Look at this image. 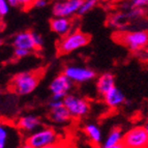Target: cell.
<instances>
[{
	"instance_id": "ba28073f",
	"label": "cell",
	"mask_w": 148,
	"mask_h": 148,
	"mask_svg": "<svg viewBox=\"0 0 148 148\" xmlns=\"http://www.w3.org/2000/svg\"><path fill=\"white\" fill-rule=\"evenodd\" d=\"M63 74L73 83H79V84L91 81L96 77V73L93 69L80 65H69L64 69Z\"/></svg>"
},
{
	"instance_id": "7a4b0ae2",
	"label": "cell",
	"mask_w": 148,
	"mask_h": 148,
	"mask_svg": "<svg viewBox=\"0 0 148 148\" xmlns=\"http://www.w3.org/2000/svg\"><path fill=\"white\" fill-rule=\"evenodd\" d=\"M90 42V36L87 33L80 30L71 31L69 34L62 36L58 42L57 49L61 55H67L75 52L77 50L84 48Z\"/></svg>"
},
{
	"instance_id": "ac0fdd59",
	"label": "cell",
	"mask_w": 148,
	"mask_h": 148,
	"mask_svg": "<svg viewBox=\"0 0 148 148\" xmlns=\"http://www.w3.org/2000/svg\"><path fill=\"white\" fill-rule=\"evenodd\" d=\"M99 3V0H82L81 6L79 8L78 15H86L89 12H91Z\"/></svg>"
},
{
	"instance_id": "d4e9b609",
	"label": "cell",
	"mask_w": 148,
	"mask_h": 148,
	"mask_svg": "<svg viewBox=\"0 0 148 148\" xmlns=\"http://www.w3.org/2000/svg\"><path fill=\"white\" fill-rule=\"evenodd\" d=\"M63 105V101L61 99H51V101H49V109H54V108H58V107L62 106Z\"/></svg>"
},
{
	"instance_id": "30bf717a",
	"label": "cell",
	"mask_w": 148,
	"mask_h": 148,
	"mask_svg": "<svg viewBox=\"0 0 148 148\" xmlns=\"http://www.w3.org/2000/svg\"><path fill=\"white\" fill-rule=\"evenodd\" d=\"M42 120L35 115H24L17 120V127L21 132L26 134H31L42 127Z\"/></svg>"
},
{
	"instance_id": "3957f363",
	"label": "cell",
	"mask_w": 148,
	"mask_h": 148,
	"mask_svg": "<svg viewBox=\"0 0 148 148\" xmlns=\"http://www.w3.org/2000/svg\"><path fill=\"white\" fill-rule=\"evenodd\" d=\"M118 42L133 52L140 51L148 45V32L145 30L118 32L116 36Z\"/></svg>"
},
{
	"instance_id": "4dcf8cb0",
	"label": "cell",
	"mask_w": 148,
	"mask_h": 148,
	"mask_svg": "<svg viewBox=\"0 0 148 148\" xmlns=\"http://www.w3.org/2000/svg\"><path fill=\"white\" fill-rule=\"evenodd\" d=\"M145 127H146V130H147V132H148V123H146V125H145Z\"/></svg>"
},
{
	"instance_id": "4fadbf2b",
	"label": "cell",
	"mask_w": 148,
	"mask_h": 148,
	"mask_svg": "<svg viewBox=\"0 0 148 148\" xmlns=\"http://www.w3.org/2000/svg\"><path fill=\"white\" fill-rule=\"evenodd\" d=\"M12 46L14 48L24 49L30 51V52L34 51L36 47H35L34 38H33V32L23 31L16 34L12 40Z\"/></svg>"
},
{
	"instance_id": "83f0119b",
	"label": "cell",
	"mask_w": 148,
	"mask_h": 148,
	"mask_svg": "<svg viewBox=\"0 0 148 148\" xmlns=\"http://www.w3.org/2000/svg\"><path fill=\"white\" fill-rule=\"evenodd\" d=\"M42 148H64V146L58 142V143H54V144H51V145L45 146V147H42Z\"/></svg>"
},
{
	"instance_id": "4316f807",
	"label": "cell",
	"mask_w": 148,
	"mask_h": 148,
	"mask_svg": "<svg viewBox=\"0 0 148 148\" xmlns=\"http://www.w3.org/2000/svg\"><path fill=\"white\" fill-rule=\"evenodd\" d=\"M96 148H125V146H124L122 143L116 144V145H111V146H105L101 144V145L96 146Z\"/></svg>"
},
{
	"instance_id": "7c38bea8",
	"label": "cell",
	"mask_w": 148,
	"mask_h": 148,
	"mask_svg": "<svg viewBox=\"0 0 148 148\" xmlns=\"http://www.w3.org/2000/svg\"><path fill=\"white\" fill-rule=\"evenodd\" d=\"M50 28L54 33L62 37L72 31L73 22L71 20V18L54 17L50 21Z\"/></svg>"
},
{
	"instance_id": "8fae6325",
	"label": "cell",
	"mask_w": 148,
	"mask_h": 148,
	"mask_svg": "<svg viewBox=\"0 0 148 148\" xmlns=\"http://www.w3.org/2000/svg\"><path fill=\"white\" fill-rule=\"evenodd\" d=\"M104 99V103L111 109H118L122 105L125 104V95L118 87L114 86L112 89H110L109 91L103 95Z\"/></svg>"
},
{
	"instance_id": "9a60e30c",
	"label": "cell",
	"mask_w": 148,
	"mask_h": 148,
	"mask_svg": "<svg viewBox=\"0 0 148 148\" xmlns=\"http://www.w3.org/2000/svg\"><path fill=\"white\" fill-rule=\"evenodd\" d=\"M49 118L54 123L62 125V124L69 123L72 119V116H71L69 112L67 111V109L62 105L58 108L50 109Z\"/></svg>"
},
{
	"instance_id": "d6986e66",
	"label": "cell",
	"mask_w": 148,
	"mask_h": 148,
	"mask_svg": "<svg viewBox=\"0 0 148 148\" xmlns=\"http://www.w3.org/2000/svg\"><path fill=\"white\" fill-rule=\"evenodd\" d=\"M10 138V128L3 122H0V148H6Z\"/></svg>"
},
{
	"instance_id": "cb8c5ba5",
	"label": "cell",
	"mask_w": 148,
	"mask_h": 148,
	"mask_svg": "<svg viewBox=\"0 0 148 148\" xmlns=\"http://www.w3.org/2000/svg\"><path fill=\"white\" fill-rule=\"evenodd\" d=\"M48 4V0H34L32 6H34L35 8H45Z\"/></svg>"
},
{
	"instance_id": "6da1fadb",
	"label": "cell",
	"mask_w": 148,
	"mask_h": 148,
	"mask_svg": "<svg viewBox=\"0 0 148 148\" xmlns=\"http://www.w3.org/2000/svg\"><path fill=\"white\" fill-rule=\"evenodd\" d=\"M40 81V74L35 72H23L12 78L10 88L18 95H28L37 88Z\"/></svg>"
},
{
	"instance_id": "d6a6232c",
	"label": "cell",
	"mask_w": 148,
	"mask_h": 148,
	"mask_svg": "<svg viewBox=\"0 0 148 148\" xmlns=\"http://www.w3.org/2000/svg\"><path fill=\"white\" fill-rule=\"evenodd\" d=\"M0 96H1V93H0Z\"/></svg>"
},
{
	"instance_id": "484cf974",
	"label": "cell",
	"mask_w": 148,
	"mask_h": 148,
	"mask_svg": "<svg viewBox=\"0 0 148 148\" xmlns=\"http://www.w3.org/2000/svg\"><path fill=\"white\" fill-rule=\"evenodd\" d=\"M17 1L19 3V6H22L24 8H28L30 6H32L34 0H17Z\"/></svg>"
},
{
	"instance_id": "44dd1931",
	"label": "cell",
	"mask_w": 148,
	"mask_h": 148,
	"mask_svg": "<svg viewBox=\"0 0 148 148\" xmlns=\"http://www.w3.org/2000/svg\"><path fill=\"white\" fill-rule=\"evenodd\" d=\"M10 5L6 0H0V17H4L10 12Z\"/></svg>"
},
{
	"instance_id": "5bb4252c",
	"label": "cell",
	"mask_w": 148,
	"mask_h": 148,
	"mask_svg": "<svg viewBox=\"0 0 148 148\" xmlns=\"http://www.w3.org/2000/svg\"><path fill=\"white\" fill-rule=\"evenodd\" d=\"M95 86L99 94L104 95L107 91L115 86V77L111 73H104L99 75L96 79Z\"/></svg>"
},
{
	"instance_id": "52a82bcc",
	"label": "cell",
	"mask_w": 148,
	"mask_h": 148,
	"mask_svg": "<svg viewBox=\"0 0 148 148\" xmlns=\"http://www.w3.org/2000/svg\"><path fill=\"white\" fill-rule=\"evenodd\" d=\"M73 86H74V83L63 73L56 76L49 85L50 91L52 93L51 99H61L62 101L64 99V96L71 92Z\"/></svg>"
},
{
	"instance_id": "277c9868",
	"label": "cell",
	"mask_w": 148,
	"mask_h": 148,
	"mask_svg": "<svg viewBox=\"0 0 148 148\" xmlns=\"http://www.w3.org/2000/svg\"><path fill=\"white\" fill-rule=\"evenodd\" d=\"M59 136L52 127H40L37 131L29 134L26 143L32 148H42L51 144L58 143Z\"/></svg>"
},
{
	"instance_id": "2e32d148",
	"label": "cell",
	"mask_w": 148,
	"mask_h": 148,
	"mask_svg": "<svg viewBox=\"0 0 148 148\" xmlns=\"http://www.w3.org/2000/svg\"><path fill=\"white\" fill-rule=\"evenodd\" d=\"M84 134L89 141L94 145L99 146L103 143V134L101 130L95 123H87L84 126Z\"/></svg>"
},
{
	"instance_id": "7402d4cb",
	"label": "cell",
	"mask_w": 148,
	"mask_h": 148,
	"mask_svg": "<svg viewBox=\"0 0 148 148\" xmlns=\"http://www.w3.org/2000/svg\"><path fill=\"white\" fill-rule=\"evenodd\" d=\"M33 38H34V44L36 49H40L42 47V45H44V38H42V36L40 33H37V32H33Z\"/></svg>"
},
{
	"instance_id": "f1b7e54d",
	"label": "cell",
	"mask_w": 148,
	"mask_h": 148,
	"mask_svg": "<svg viewBox=\"0 0 148 148\" xmlns=\"http://www.w3.org/2000/svg\"><path fill=\"white\" fill-rule=\"evenodd\" d=\"M20 148H32V147H31V146H30V145H28V144L26 143V142H25V143L23 144V145L21 146Z\"/></svg>"
},
{
	"instance_id": "9c48e42d",
	"label": "cell",
	"mask_w": 148,
	"mask_h": 148,
	"mask_svg": "<svg viewBox=\"0 0 148 148\" xmlns=\"http://www.w3.org/2000/svg\"><path fill=\"white\" fill-rule=\"evenodd\" d=\"M82 0H59L53 4L52 14L54 17L72 18L78 14Z\"/></svg>"
},
{
	"instance_id": "f546056e",
	"label": "cell",
	"mask_w": 148,
	"mask_h": 148,
	"mask_svg": "<svg viewBox=\"0 0 148 148\" xmlns=\"http://www.w3.org/2000/svg\"><path fill=\"white\" fill-rule=\"evenodd\" d=\"M3 44V42H2V40H1V38H0V46H1V45Z\"/></svg>"
},
{
	"instance_id": "1f68e13d",
	"label": "cell",
	"mask_w": 148,
	"mask_h": 148,
	"mask_svg": "<svg viewBox=\"0 0 148 148\" xmlns=\"http://www.w3.org/2000/svg\"><path fill=\"white\" fill-rule=\"evenodd\" d=\"M147 123H148V115H147Z\"/></svg>"
},
{
	"instance_id": "ffe728a7",
	"label": "cell",
	"mask_w": 148,
	"mask_h": 148,
	"mask_svg": "<svg viewBox=\"0 0 148 148\" xmlns=\"http://www.w3.org/2000/svg\"><path fill=\"white\" fill-rule=\"evenodd\" d=\"M30 51L24 49H19V48H14V56L16 59H23L30 54Z\"/></svg>"
},
{
	"instance_id": "e0dca14e",
	"label": "cell",
	"mask_w": 148,
	"mask_h": 148,
	"mask_svg": "<svg viewBox=\"0 0 148 148\" xmlns=\"http://www.w3.org/2000/svg\"><path fill=\"white\" fill-rule=\"evenodd\" d=\"M123 132L121 131V128L119 127H113L110 130V132L107 135L106 139L103 140V145L105 146H111V145H116V144L122 143L123 140Z\"/></svg>"
},
{
	"instance_id": "603a6c76",
	"label": "cell",
	"mask_w": 148,
	"mask_h": 148,
	"mask_svg": "<svg viewBox=\"0 0 148 148\" xmlns=\"http://www.w3.org/2000/svg\"><path fill=\"white\" fill-rule=\"evenodd\" d=\"M132 5L133 8H144L146 5H148V0H132Z\"/></svg>"
},
{
	"instance_id": "5b68a950",
	"label": "cell",
	"mask_w": 148,
	"mask_h": 148,
	"mask_svg": "<svg viewBox=\"0 0 148 148\" xmlns=\"http://www.w3.org/2000/svg\"><path fill=\"white\" fill-rule=\"evenodd\" d=\"M62 101H63V106L67 109L72 118H83L90 111L89 101L85 97H81L77 94H66Z\"/></svg>"
},
{
	"instance_id": "8992f818",
	"label": "cell",
	"mask_w": 148,
	"mask_h": 148,
	"mask_svg": "<svg viewBox=\"0 0 148 148\" xmlns=\"http://www.w3.org/2000/svg\"><path fill=\"white\" fill-rule=\"evenodd\" d=\"M122 144L125 148H148V132L145 125L130 128L123 135Z\"/></svg>"
}]
</instances>
